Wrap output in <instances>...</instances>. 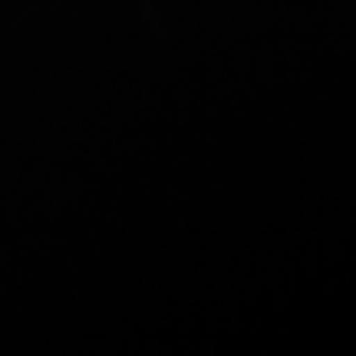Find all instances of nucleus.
Instances as JSON below:
<instances>
[]
</instances>
